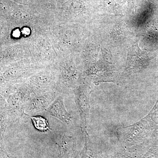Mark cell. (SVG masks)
<instances>
[{
    "label": "cell",
    "mask_w": 158,
    "mask_h": 158,
    "mask_svg": "<svg viewBox=\"0 0 158 158\" xmlns=\"http://www.w3.org/2000/svg\"><path fill=\"white\" fill-rule=\"evenodd\" d=\"M34 127L41 131H45L49 129L48 122L41 116H33L31 117Z\"/></svg>",
    "instance_id": "7a4b0ae2"
},
{
    "label": "cell",
    "mask_w": 158,
    "mask_h": 158,
    "mask_svg": "<svg viewBox=\"0 0 158 158\" xmlns=\"http://www.w3.org/2000/svg\"><path fill=\"white\" fill-rule=\"evenodd\" d=\"M48 112L51 115L59 118L63 122L69 123L70 116L65 110L62 99H58L54 102L49 108Z\"/></svg>",
    "instance_id": "6da1fadb"
}]
</instances>
